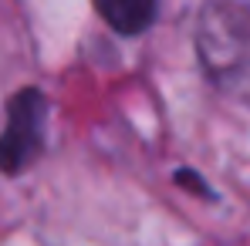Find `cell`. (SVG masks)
Returning <instances> with one entry per match:
<instances>
[{
	"mask_svg": "<svg viewBox=\"0 0 250 246\" xmlns=\"http://www.w3.org/2000/svg\"><path fill=\"white\" fill-rule=\"evenodd\" d=\"M196 57L216 88H233L250 71V7L240 0H207L196 14Z\"/></svg>",
	"mask_w": 250,
	"mask_h": 246,
	"instance_id": "1",
	"label": "cell"
},
{
	"mask_svg": "<svg viewBox=\"0 0 250 246\" xmlns=\"http://www.w3.org/2000/svg\"><path fill=\"white\" fill-rule=\"evenodd\" d=\"M47 95L41 88L27 84L10 95L7 101V122L0 132V172L3 175H24L41 159L44 138H47Z\"/></svg>",
	"mask_w": 250,
	"mask_h": 246,
	"instance_id": "2",
	"label": "cell"
},
{
	"mask_svg": "<svg viewBox=\"0 0 250 246\" xmlns=\"http://www.w3.org/2000/svg\"><path fill=\"white\" fill-rule=\"evenodd\" d=\"M98 17L122 38L146 34L159 17V0H95Z\"/></svg>",
	"mask_w": 250,
	"mask_h": 246,
	"instance_id": "3",
	"label": "cell"
},
{
	"mask_svg": "<svg viewBox=\"0 0 250 246\" xmlns=\"http://www.w3.org/2000/svg\"><path fill=\"white\" fill-rule=\"evenodd\" d=\"M172 182H176L179 189H186V192H193V196L207 199V203H213V199H216V192L207 186V179H203L196 169H176V172H172Z\"/></svg>",
	"mask_w": 250,
	"mask_h": 246,
	"instance_id": "4",
	"label": "cell"
}]
</instances>
